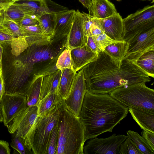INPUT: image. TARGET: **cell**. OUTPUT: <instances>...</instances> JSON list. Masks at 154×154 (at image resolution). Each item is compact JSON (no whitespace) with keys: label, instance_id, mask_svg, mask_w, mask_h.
Instances as JSON below:
<instances>
[{"label":"cell","instance_id":"cell-35","mask_svg":"<svg viewBox=\"0 0 154 154\" xmlns=\"http://www.w3.org/2000/svg\"><path fill=\"white\" fill-rule=\"evenodd\" d=\"M59 127L57 124L52 129L48 142L47 154H57L58 141Z\"/></svg>","mask_w":154,"mask_h":154},{"label":"cell","instance_id":"cell-22","mask_svg":"<svg viewBox=\"0 0 154 154\" xmlns=\"http://www.w3.org/2000/svg\"><path fill=\"white\" fill-rule=\"evenodd\" d=\"M128 47V42L124 40L118 41L107 46L104 52L120 66L127 54Z\"/></svg>","mask_w":154,"mask_h":154},{"label":"cell","instance_id":"cell-38","mask_svg":"<svg viewBox=\"0 0 154 154\" xmlns=\"http://www.w3.org/2000/svg\"><path fill=\"white\" fill-rule=\"evenodd\" d=\"M59 55H58L54 58V60H52L51 62L47 65V66L45 67L40 71L34 74L38 76H42L43 77L46 75L51 74L55 71L58 69L56 66V63L57 59Z\"/></svg>","mask_w":154,"mask_h":154},{"label":"cell","instance_id":"cell-5","mask_svg":"<svg viewBox=\"0 0 154 154\" xmlns=\"http://www.w3.org/2000/svg\"><path fill=\"white\" fill-rule=\"evenodd\" d=\"M109 95L128 107H137L154 111V90L145 82L118 88Z\"/></svg>","mask_w":154,"mask_h":154},{"label":"cell","instance_id":"cell-3","mask_svg":"<svg viewBox=\"0 0 154 154\" xmlns=\"http://www.w3.org/2000/svg\"><path fill=\"white\" fill-rule=\"evenodd\" d=\"M57 124L58 141L57 154H84L86 141L83 126L79 117L64 105L59 114Z\"/></svg>","mask_w":154,"mask_h":154},{"label":"cell","instance_id":"cell-12","mask_svg":"<svg viewBox=\"0 0 154 154\" xmlns=\"http://www.w3.org/2000/svg\"><path fill=\"white\" fill-rule=\"evenodd\" d=\"M92 20L111 38L117 41L123 40V19L119 13L117 12L112 16L103 19L92 16Z\"/></svg>","mask_w":154,"mask_h":154},{"label":"cell","instance_id":"cell-17","mask_svg":"<svg viewBox=\"0 0 154 154\" xmlns=\"http://www.w3.org/2000/svg\"><path fill=\"white\" fill-rule=\"evenodd\" d=\"M49 45L29 46L24 62L33 65L35 63L52 59L56 54Z\"/></svg>","mask_w":154,"mask_h":154},{"label":"cell","instance_id":"cell-23","mask_svg":"<svg viewBox=\"0 0 154 154\" xmlns=\"http://www.w3.org/2000/svg\"><path fill=\"white\" fill-rule=\"evenodd\" d=\"M43 77L34 75L29 82L26 97L27 106L37 105L39 101Z\"/></svg>","mask_w":154,"mask_h":154},{"label":"cell","instance_id":"cell-32","mask_svg":"<svg viewBox=\"0 0 154 154\" xmlns=\"http://www.w3.org/2000/svg\"><path fill=\"white\" fill-rule=\"evenodd\" d=\"M11 52L15 57H17L27 49L29 47L25 38L24 36L14 38L11 44Z\"/></svg>","mask_w":154,"mask_h":154},{"label":"cell","instance_id":"cell-36","mask_svg":"<svg viewBox=\"0 0 154 154\" xmlns=\"http://www.w3.org/2000/svg\"><path fill=\"white\" fill-rule=\"evenodd\" d=\"M2 26L9 30L16 37L23 36L20 25L15 22L4 19Z\"/></svg>","mask_w":154,"mask_h":154},{"label":"cell","instance_id":"cell-31","mask_svg":"<svg viewBox=\"0 0 154 154\" xmlns=\"http://www.w3.org/2000/svg\"><path fill=\"white\" fill-rule=\"evenodd\" d=\"M12 134L10 146L14 149L20 154H34L32 150L26 144L22 138L16 136L14 133Z\"/></svg>","mask_w":154,"mask_h":154},{"label":"cell","instance_id":"cell-49","mask_svg":"<svg viewBox=\"0 0 154 154\" xmlns=\"http://www.w3.org/2000/svg\"><path fill=\"white\" fill-rule=\"evenodd\" d=\"M4 20V12H0V28L3 27L2 23Z\"/></svg>","mask_w":154,"mask_h":154},{"label":"cell","instance_id":"cell-2","mask_svg":"<svg viewBox=\"0 0 154 154\" xmlns=\"http://www.w3.org/2000/svg\"><path fill=\"white\" fill-rule=\"evenodd\" d=\"M128 112L127 107L109 94H95L87 90L79 116L85 140L112 132Z\"/></svg>","mask_w":154,"mask_h":154},{"label":"cell","instance_id":"cell-50","mask_svg":"<svg viewBox=\"0 0 154 154\" xmlns=\"http://www.w3.org/2000/svg\"><path fill=\"white\" fill-rule=\"evenodd\" d=\"M3 116L1 104L0 103V122H3Z\"/></svg>","mask_w":154,"mask_h":154},{"label":"cell","instance_id":"cell-52","mask_svg":"<svg viewBox=\"0 0 154 154\" xmlns=\"http://www.w3.org/2000/svg\"><path fill=\"white\" fill-rule=\"evenodd\" d=\"M140 1H151V0L152 1V3H153L154 2V0H140Z\"/></svg>","mask_w":154,"mask_h":154},{"label":"cell","instance_id":"cell-10","mask_svg":"<svg viewBox=\"0 0 154 154\" xmlns=\"http://www.w3.org/2000/svg\"><path fill=\"white\" fill-rule=\"evenodd\" d=\"M87 90L82 69L76 74L67 98L64 100L66 106L75 116L79 117Z\"/></svg>","mask_w":154,"mask_h":154},{"label":"cell","instance_id":"cell-29","mask_svg":"<svg viewBox=\"0 0 154 154\" xmlns=\"http://www.w3.org/2000/svg\"><path fill=\"white\" fill-rule=\"evenodd\" d=\"M4 12V19L13 21L20 25L25 14L14 3L10 5Z\"/></svg>","mask_w":154,"mask_h":154},{"label":"cell","instance_id":"cell-45","mask_svg":"<svg viewBox=\"0 0 154 154\" xmlns=\"http://www.w3.org/2000/svg\"><path fill=\"white\" fill-rule=\"evenodd\" d=\"M90 30L91 36L99 35L104 33L96 24L93 22L91 27Z\"/></svg>","mask_w":154,"mask_h":154},{"label":"cell","instance_id":"cell-18","mask_svg":"<svg viewBox=\"0 0 154 154\" xmlns=\"http://www.w3.org/2000/svg\"><path fill=\"white\" fill-rule=\"evenodd\" d=\"M20 26L23 36L29 46L34 45H49L52 42V39L51 38L42 34L38 23L29 26Z\"/></svg>","mask_w":154,"mask_h":154},{"label":"cell","instance_id":"cell-39","mask_svg":"<svg viewBox=\"0 0 154 154\" xmlns=\"http://www.w3.org/2000/svg\"><path fill=\"white\" fill-rule=\"evenodd\" d=\"M15 37V36L7 28L3 26V27L0 28V44H10Z\"/></svg>","mask_w":154,"mask_h":154},{"label":"cell","instance_id":"cell-21","mask_svg":"<svg viewBox=\"0 0 154 154\" xmlns=\"http://www.w3.org/2000/svg\"><path fill=\"white\" fill-rule=\"evenodd\" d=\"M61 75V71L58 69L55 72L43 77L40 100L50 93L58 92Z\"/></svg>","mask_w":154,"mask_h":154},{"label":"cell","instance_id":"cell-47","mask_svg":"<svg viewBox=\"0 0 154 154\" xmlns=\"http://www.w3.org/2000/svg\"><path fill=\"white\" fill-rule=\"evenodd\" d=\"M5 93V81L3 75L0 77V103Z\"/></svg>","mask_w":154,"mask_h":154},{"label":"cell","instance_id":"cell-30","mask_svg":"<svg viewBox=\"0 0 154 154\" xmlns=\"http://www.w3.org/2000/svg\"><path fill=\"white\" fill-rule=\"evenodd\" d=\"M70 51L66 47L58 57L56 66L57 69L61 71L66 69H70L73 71Z\"/></svg>","mask_w":154,"mask_h":154},{"label":"cell","instance_id":"cell-11","mask_svg":"<svg viewBox=\"0 0 154 154\" xmlns=\"http://www.w3.org/2000/svg\"><path fill=\"white\" fill-rule=\"evenodd\" d=\"M3 116V122L7 126L8 124L27 106L26 96L5 94L0 103Z\"/></svg>","mask_w":154,"mask_h":154},{"label":"cell","instance_id":"cell-53","mask_svg":"<svg viewBox=\"0 0 154 154\" xmlns=\"http://www.w3.org/2000/svg\"><path fill=\"white\" fill-rule=\"evenodd\" d=\"M116 0L118 2H120V1H121V0Z\"/></svg>","mask_w":154,"mask_h":154},{"label":"cell","instance_id":"cell-33","mask_svg":"<svg viewBox=\"0 0 154 154\" xmlns=\"http://www.w3.org/2000/svg\"><path fill=\"white\" fill-rule=\"evenodd\" d=\"M119 154H142L132 140L127 136L121 144Z\"/></svg>","mask_w":154,"mask_h":154},{"label":"cell","instance_id":"cell-6","mask_svg":"<svg viewBox=\"0 0 154 154\" xmlns=\"http://www.w3.org/2000/svg\"><path fill=\"white\" fill-rule=\"evenodd\" d=\"M123 40L128 42L139 33L154 27V5H148L123 19Z\"/></svg>","mask_w":154,"mask_h":154},{"label":"cell","instance_id":"cell-37","mask_svg":"<svg viewBox=\"0 0 154 154\" xmlns=\"http://www.w3.org/2000/svg\"><path fill=\"white\" fill-rule=\"evenodd\" d=\"M82 13L84 17L83 21V29L86 45L88 38L89 37L91 36L90 29L93 23L92 20V16L84 12H83Z\"/></svg>","mask_w":154,"mask_h":154},{"label":"cell","instance_id":"cell-43","mask_svg":"<svg viewBox=\"0 0 154 154\" xmlns=\"http://www.w3.org/2000/svg\"><path fill=\"white\" fill-rule=\"evenodd\" d=\"M9 146L8 142L0 140V154H10V149Z\"/></svg>","mask_w":154,"mask_h":154},{"label":"cell","instance_id":"cell-27","mask_svg":"<svg viewBox=\"0 0 154 154\" xmlns=\"http://www.w3.org/2000/svg\"><path fill=\"white\" fill-rule=\"evenodd\" d=\"M14 3L25 14L34 15L36 16L45 11L46 7L45 0H42L40 2L27 1L23 3Z\"/></svg>","mask_w":154,"mask_h":154},{"label":"cell","instance_id":"cell-8","mask_svg":"<svg viewBox=\"0 0 154 154\" xmlns=\"http://www.w3.org/2000/svg\"><path fill=\"white\" fill-rule=\"evenodd\" d=\"M127 137L114 134L105 138L90 139L84 146V154H119L120 146Z\"/></svg>","mask_w":154,"mask_h":154},{"label":"cell","instance_id":"cell-46","mask_svg":"<svg viewBox=\"0 0 154 154\" xmlns=\"http://www.w3.org/2000/svg\"><path fill=\"white\" fill-rule=\"evenodd\" d=\"M79 1L85 7L88 9L89 14L91 15L92 7L91 0H79Z\"/></svg>","mask_w":154,"mask_h":154},{"label":"cell","instance_id":"cell-28","mask_svg":"<svg viewBox=\"0 0 154 154\" xmlns=\"http://www.w3.org/2000/svg\"><path fill=\"white\" fill-rule=\"evenodd\" d=\"M127 136L132 140L142 154H154V150L137 132L128 130L127 131Z\"/></svg>","mask_w":154,"mask_h":154},{"label":"cell","instance_id":"cell-40","mask_svg":"<svg viewBox=\"0 0 154 154\" xmlns=\"http://www.w3.org/2000/svg\"><path fill=\"white\" fill-rule=\"evenodd\" d=\"M38 23L37 18L34 15L25 14L20 22V25L29 26Z\"/></svg>","mask_w":154,"mask_h":154},{"label":"cell","instance_id":"cell-20","mask_svg":"<svg viewBox=\"0 0 154 154\" xmlns=\"http://www.w3.org/2000/svg\"><path fill=\"white\" fill-rule=\"evenodd\" d=\"M92 3L91 15L94 18L103 19L117 12L114 4L108 0H91Z\"/></svg>","mask_w":154,"mask_h":154},{"label":"cell","instance_id":"cell-9","mask_svg":"<svg viewBox=\"0 0 154 154\" xmlns=\"http://www.w3.org/2000/svg\"><path fill=\"white\" fill-rule=\"evenodd\" d=\"M37 116V105L27 106L8 125L9 132L11 134L14 133L16 136L25 140Z\"/></svg>","mask_w":154,"mask_h":154},{"label":"cell","instance_id":"cell-19","mask_svg":"<svg viewBox=\"0 0 154 154\" xmlns=\"http://www.w3.org/2000/svg\"><path fill=\"white\" fill-rule=\"evenodd\" d=\"M133 119L143 130L154 133V111L137 107H128Z\"/></svg>","mask_w":154,"mask_h":154},{"label":"cell","instance_id":"cell-14","mask_svg":"<svg viewBox=\"0 0 154 154\" xmlns=\"http://www.w3.org/2000/svg\"><path fill=\"white\" fill-rule=\"evenodd\" d=\"M84 17L82 13L75 11L70 31L66 37V47L70 50L86 45L83 29Z\"/></svg>","mask_w":154,"mask_h":154},{"label":"cell","instance_id":"cell-15","mask_svg":"<svg viewBox=\"0 0 154 154\" xmlns=\"http://www.w3.org/2000/svg\"><path fill=\"white\" fill-rule=\"evenodd\" d=\"M75 10L68 8L56 14L54 26V37L62 38L68 35L73 22Z\"/></svg>","mask_w":154,"mask_h":154},{"label":"cell","instance_id":"cell-4","mask_svg":"<svg viewBox=\"0 0 154 154\" xmlns=\"http://www.w3.org/2000/svg\"><path fill=\"white\" fill-rule=\"evenodd\" d=\"M64 105L63 100L47 114L37 116L24 140L34 154H47L51 131L57 123L60 112Z\"/></svg>","mask_w":154,"mask_h":154},{"label":"cell","instance_id":"cell-41","mask_svg":"<svg viewBox=\"0 0 154 154\" xmlns=\"http://www.w3.org/2000/svg\"><path fill=\"white\" fill-rule=\"evenodd\" d=\"M141 134L148 144L154 150V133L143 130Z\"/></svg>","mask_w":154,"mask_h":154},{"label":"cell","instance_id":"cell-24","mask_svg":"<svg viewBox=\"0 0 154 154\" xmlns=\"http://www.w3.org/2000/svg\"><path fill=\"white\" fill-rule=\"evenodd\" d=\"M76 74L70 69L61 71L58 92L63 100L67 98L69 94Z\"/></svg>","mask_w":154,"mask_h":154},{"label":"cell","instance_id":"cell-26","mask_svg":"<svg viewBox=\"0 0 154 154\" xmlns=\"http://www.w3.org/2000/svg\"><path fill=\"white\" fill-rule=\"evenodd\" d=\"M148 75L154 77V50L147 52L134 62Z\"/></svg>","mask_w":154,"mask_h":154},{"label":"cell","instance_id":"cell-48","mask_svg":"<svg viewBox=\"0 0 154 154\" xmlns=\"http://www.w3.org/2000/svg\"><path fill=\"white\" fill-rule=\"evenodd\" d=\"M3 48L1 44H0V77L3 75L2 69V55Z\"/></svg>","mask_w":154,"mask_h":154},{"label":"cell","instance_id":"cell-13","mask_svg":"<svg viewBox=\"0 0 154 154\" xmlns=\"http://www.w3.org/2000/svg\"><path fill=\"white\" fill-rule=\"evenodd\" d=\"M46 1L47 3L46 9L36 17L42 34L52 39L54 37V28L56 14L58 12L67 8L51 0H46Z\"/></svg>","mask_w":154,"mask_h":154},{"label":"cell","instance_id":"cell-44","mask_svg":"<svg viewBox=\"0 0 154 154\" xmlns=\"http://www.w3.org/2000/svg\"><path fill=\"white\" fill-rule=\"evenodd\" d=\"M15 2L14 0H0V12H3L11 5Z\"/></svg>","mask_w":154,"mask_h":154},{"label":"cell","instance_id":"cell-1","mask_svg":"<svg viewBox=\"0 0 154 154\" xmlns=\"http://www.w3.org/2000/svg\"><path fill=\"white\" fill-rule=\"evenodd\" d=\"M82 69L87 90L95 94H109L119 87L151 81L135 63L124 59L120 66L104 52Z\"/></svg>","mask_w":154,"mask_h":154},{"label":"cell","instance_id":"cell-34","mask_svg":"<svg viewBox=\"0 0 154 154\" xmlns=\"http://www.w3.org/2000/svg\"><path fill=\"white\" fill-rule=\"evenodd\" d=\"M92 37L96 46L100 51L102 52H104L106 48L109 45L118 41L111 38L105 33Z\"/></svg>","mask_w":154,"mask_h":154},{"label":"cell","instance_id":"cell-25","mask_svg":"<svg viewBox=\"0 0 154 154\" xmlns=\"http://www.w3.org/2000/svg\"><path fill=\"white\" fill-rule=\"evenodd\" d=\"M63 100L58 92L48 94L39 101L37 105L38 116H42L47 114Z\"/></svg>","mask_w":154,"mask_h":154},{"label":"cell","instance_id":"cell-7","mask_svg":"<svg viewBox=\"0 0 154 154\" xmlns=\"http://www.w3.org/2000/svg\"><path fill=\"white\" fill-rule=\"evenodd\" d=\"M128 42V48L124 59L134 63L143 54L154 50V27L137 35Z\"/></svg>","mask_w":154,"mask_h":154},{"label":"cell","instance_id":"cell-42","mask_svg":"<svg viewBox=\"0 0 154 154\" xmlns=\"http://www.w3.org/2000/svg\"><path fill=\"white\" fill-rule=\"evenodd\" d=\"M86 45L93 52L98 55L100 51L94 43L91 36L88 38Z\"/></svg>","mask_w":154,"mask_h":154},{"label":"cell","instance_id":"cell-16","mask_svg":"<svg viewBox=\"0 0 154 154\" xmlns=\"http://www.w3.org/2000/svg\"><path fill=\"white\" fill-rule=\"evenodd\" d=\"M70 50L73 70L76 73L85 66L94 60L98 55L93 52L86 45Z\"/></svg>","mask_w":154,"mask_h":154},{"label":"cell","instance_id":"cell-51","mask_svg":"<svg viewBox=\"0 0 154 154\" xmlns=\"http://www.w3.org/2000/svg\"><path fill=\"white\" fill-rule=\"evenodd\" d=\"M42 0H14L15 2H18L20 1H33L38 2H40Z\"/></svg>","mask_w":154,"mask_h":154}]
</instances>
